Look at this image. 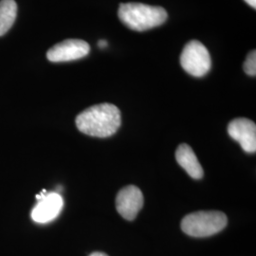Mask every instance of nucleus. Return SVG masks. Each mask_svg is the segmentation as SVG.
Returning <instances> with one entry per match:
<instances>
[{
  "instance_id": "f257e3e1",
  "label": "nucleus",
  "mask_w": 256,
  "mask_h": 256,
  "mask_svg": "<svg viewBox=\"0 0 256 256\" xmlns=\"http://www.w3.org/2000/svg\"><path fill=\"white\" fill-rule=\"evenodd\" d=\"M76 126L84 134L106 138L117 132L122 124L120 111L111 104H100L84 110L76 118Z\"/></svg>"
},
{
  "instance_id": "f03ea898",
  "label": "nucleus",
  "mask_w": 256,
  "mask_h": 256,
  "mask_svg": "<svg viewBox=\"0 0 256 256\" xmlns=\"http://www.w3.org/2000/svg\"><path fill=\"white\" fill-rule=\"evenodd\" d=\"M118 16L122 23L136 32H146L162 25L167 20V12L160 6L142 3H122Z\"/></svg>"
},
{
  "instance_id": "7ed1b4c3",
  "label": "nucleus",
  "mask_w": 256,
  "mask_h": 256,
  "mask_svg": "<svg viewBox=\"0 0 256 256\" xmlns=\"http://www.w3.org/2000/svg\"><path fill=\"white\" fill-rule=\"evenodd\" d=\"M226 214L218 210L196 212L186 216L182 221L183 232L194 238H208L227 226Z\"/></svg>"
},
{
  "instance_id": "20e7f679",
  "label": "nucleus",
  "mask_w": 256,
  "mask_h": 256,
  "mask_svg": "<svg viewBox=\"0 0 256 256\" xmlns=\"http://www.w3.org/2000/svg\"><path fill=\"white\" fill-rule=\"evenodd\" d=\"M180 64L187 74L202 77L210 72L212 59L207 48L198 40L187 43L180 55Z\"/></svg>"
},
{
  "instance_id": "39448f33",
  "label": "nucleus",
  "mask_w": 256,
  "mask_h": 256,
  "mask_svg": "<svg viewBox=\"0 0 256 256\" xmlns=\"http://www.w3.org/2000/svg\"><path fill=\"white\" fill-rule=\"evenodd\" d=\"M90 52V46L88 42L81 39H66L50 48L46 58L54 63L70 62L86 57Z\"/></svg>"
},
{
  "instance_id": "423d86ee",
  "label": "nucleus",
  "mask_w": 256,
  "mask_h": 256,
  "mask_svg": "<svg viewBox=\"0 0 256 256\" xmlns=\"http://www.w3.org/2000/svg\"><path fill=\"white\" fill-rule=\"evenodd\" d=\"M36 205L32 210V218L40 224H46L54 220L64 206L62 196L56 192H46L37 196Z\"/></svg>"
},
{
  "instance_id": "0eeeda50",
  "label": "nucleus",
  "mask_w": 256,
  "mask_h": 256,
  "mask_svg": "<svg viewBox=\"0 0 256 256\" xmlns=\"http://www.w3.org/2000/svg\"><path fill=\"white\" fill-rule=\"evenodd\" d=\"M144 206V194L134 185H129L120 191L116 198V208L124 220L132 221Z\"/></svg>"
},
{
  "instance_id": "6e6552de",
  "label": "nucleus",
  "mask_w": 256,
  "mask_h": 256,
  "mask_svg": "<svg viewBox=\"0 0 256 256\" xmlns=\"http://www.w3.org/2000/svg\"><path fill=\"white\" fill-rule=\"evenodd\" d=\"M228 133L230 137L240 144L245 152H256V126L252 120L245 118L232 120L228 126Z\"/></svg>"
},
{
  "instance_id": "1a4fd4ad",
  "label": "nucleus",
  "mask_w": 256,
  "mask_h": 256,
  "mask_svg": "<svg viewBox=\"0 0 256 256\" xmlns=\"http://www.w3.org/2000/svg\"><path fill=\"white\" fill-rule=\"evenodd\" d=\"M176 158L178 164L188 173V174L194 178L200 180L203 176V169L200 164L192 148L188 144H180L176 151Z\"/></svg>"
},
{
  "instance_id": "9d476101",
  "label": "nucleus",
  "mask_w": 256,
  "mask_h": 256,
  "mask_svg": "<svg viewBox=\"0 0 256 256\" xmlns=\"http://www.w3.org/2000/svg\"><path fill=\"white\" fill-rule=\"evenodd\" d=\"M18 16V4L14 0H0V36L12 27Z\"/></svg>"
},
{
  "instance_id": "9b49d317",
  "label": "nucleus",
  "mask_w": 256,
  "mask_h": 256,
  "mask_svg": "<svg viewBox=\"0 0 256 256\" xmlns=\"http://www.w3.org/2000/svg\"><path fill=\"white\" fill-rule=\"evenodd\" d=\"M244 72L250 76H256V52L252 50L245 60V63L243 64Z\"/></svg>"
},
{
  "instance_id": "f8f14e48",
  "label": "nucleus",
  "mask_w": 256,
  "mask_h": 256,
  "mask_svg": "<svg viewBox=\"0 0 256 256\" xmlns=\"http://www.w3.org/2000/svg\"><path fill=\"white\" fill-rule=\"evenodd\" d=\"M98 46H99L100 48H104L108 46V42H106V40H100V41L98 42Z\"/></svg>"
},
{
  "instance_id": "ddd939ff",
  "label": "nucleus",
  "mask_w": 256,
  "mask_h": 256,
  "mask_svg": "<svg viewBox=\"0 0 256 256\" xmlns=\"http://www.w3.org/2000/svg\"><path fill=\"white\" fill-rule=\"evenodd\" d=\"M246 3H248L250 7H252L254 9H256V0H244Z\"/></svg>"
},
{
  "instance_id": "4468645a",
  "label": "nucleus",
  "mask_w": 256,
  "mask_h": 256,
  "mask_svg": "<svg viewBox=\"0 0 256 256\" xmlns=\"http://www.w3.org/2000/svg\"><path fill=\"white\" fill-rule=\"evenodd\" d=\"M90 256H108V254H104V252H93Z\"/></svg>"
}]
</instances>
